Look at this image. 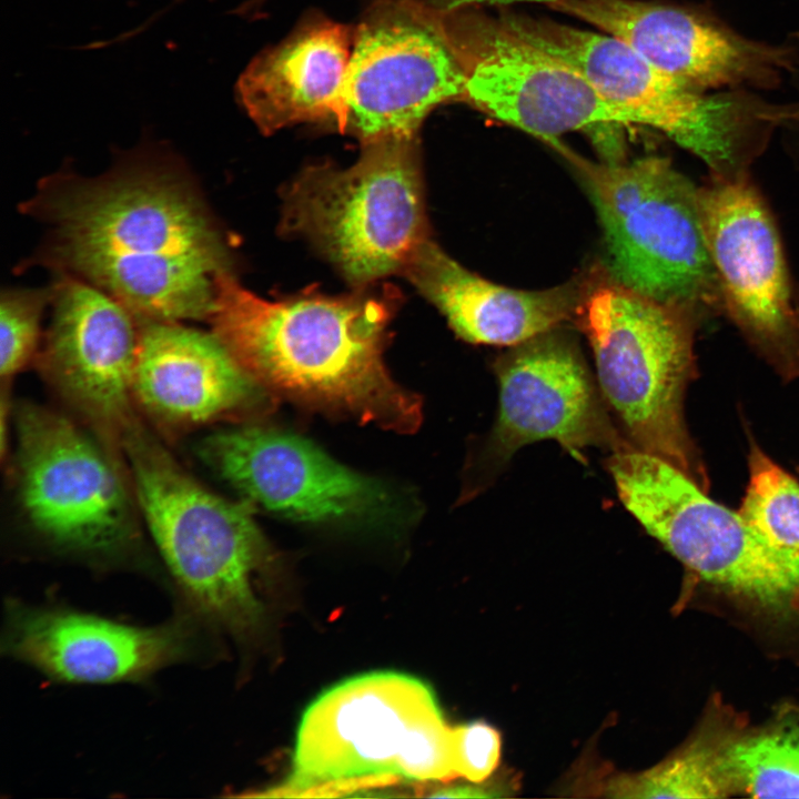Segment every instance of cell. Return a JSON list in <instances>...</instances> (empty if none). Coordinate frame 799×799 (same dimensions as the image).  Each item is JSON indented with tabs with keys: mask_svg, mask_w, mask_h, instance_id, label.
<instances>
[{
	"mask_svg": "<svg viewBox=\"0 0 799 799\" xmlns=\"http://www.w3.org/2000/svg\"><path fill=\"white\" fill-rule=\"evenodd\" d=\"M111 172L45 181L28 211L48 225L44 263L114 297L139 318H209L225 240L192 182L160 154Z\"/></svg>",
	"mask_w": 799,
	"mask_h": 799,
	"instance_id": "1",
	"label": "cell"
},
{
	"mask_svg": "<svg viewBox=\"0 0 799 799\" xmlns=\"http://www.w3.org/2000/svg\"><path fill=\"white\" fill-rule=\"evenodd\" d=\"M387 302L315 294L271 302L226 272L216 281L209 320L213 333L263 388L409 433L422 421V405L384 365Z\"/></svg>",
	"mask_w": 799,
	"mask_h": 799,
	"instance_id": "2",
	"label": "cell"
},
{
	"mask_svg": "<svg viewBox=\"0 0 799 799\" xmlns=\"http://www.w3.org/2000/svg\"><path fill=\"white\" fill-rule=\"evenodd\" d=\"M121 453L138 507L183 603L206 628L246 640L261 625L256 575L267 547L249 502L195 481L141 421Z\"/></svg>",
	"mask_w": 799,
	"mask_h": 799,
	"instance_id": "3",
	"label": "cell"
},
{
	"mask_svg": "<svg viewBox=\"0 0 799 799\" xmlns=\"http://www.w3.org/2000/svg\"><path fill=\"white\" fill-rule=\"evenodd\" d=\"M455 777L454 727L433 690L415 677L378 671L340 682L310 705L290 778L263 796H331Z\"/></svg>",
	"mask_w": 799,
	"mask_h": 799,
	"instance_id": "4",
	"label": "cell"
},
{
	"mask_svg": "<svg viewBox=\"0 0 799 799\" xmlns=\"http://www.w3.org/2000/svg\"><path fill=\"white\" fill-rule=\"evenodd\" d=\"M498 14L516 32L576 67L630 124L665 133L699 156L711 175H747L773 130L799 121V102L776 104L742 91L705 94L610 34L506 9Z\"/></svg>",
	"mask_w": 799,
	"mask_h": 799,
	"instance_id": "5",
	"label": "cell"
},
{
	"mask_svg": "<svg viewBox=\"0 0 799 799\" xmlns=\"http://www.w3.org/2000/svg\"><path fill=\"white\" fill-rule=\"evenodd\" d=\"M603 225L613 281L691 315L722 307L698 188L661 156H570Z\"/></svg>",
	"mask_w": 799,
	"mask_h": 799,
	"instance_id": "6",
	"label": "cell"
},
{
	"mask_svg": "<svg viewBox=\"0 0 799 799\" xmlns=\"http://www.w3.org/2000/svg\"><path fill=\"white\" fill-rule=\"evenodd\" d=\"M578 313L601 393L630 443L699 484L704 472L682 408L695 368V316L614 281L586 293Z\"/></svg>",
	"mask_w": 799,
	"mask_h": 799,
	"instance_id": "7",
	"label": "cell"
},
{
	"mask_svg": "<svg viewBox=\"0 0 799 799\" xmlns=\"http://www.w3.org/2000/svg\"><path fill=\"white\" fill-rule=\"evenodd\" d=\"M17 490L51 547L97 563L138 544V503L121 455L80 421L24 402L14 411Z\"/></svg>",
	"mask_w": 799,
	"mask_h": 799,
	"instance_id": "8",
	"label": "cell"
},
{
	"mask_svg": "<svg viewBox=\"0 0 799 799\" xmlns=\"http://www.w3.org/2000/svg\"><path fill=\"white\" fill-rule=\"evenodd\" d=\"M348 169L311 166L285 195L284 224L352 282L404 272L428 240L415 139L365 143Z\"/></svg>",
	"mask_w": 799,
	"mask_h": 799,
	"instance_id": "9",
	"label": "cell"
},
{
	"mask_svg": "<svg viewBox=\"0 0 799 799\" xmlns=\"http://www.w3.org/2000/svg\"><path fill=\"white\" fill-rule=\"evenodd\" d=\"M607 468L628 512L700 578L770 608L799 603V552L769 542L676 465L631 445Z\"/></svg>",
	"mask_w": 799,
	"mask_h": 799,
	"instance_id": "10",
	"label": "cell"
},
{
	"mask_svg": "<svg viewBox=\"0 0 799 799\" xmlns=\"http://www.w3.org/2000/svg\"><path fill=\"white\" fill-rule=\"evenodd\" d=\"M439 16L465 75L462 102L554 143L570 131L630 124L576 67L499 14L471 8Z\"/></svg>",
	"mask_w": 799,
	"mask_h": 799,
	"instance_id": "11",
	"label": "cell"
},
{
	"mask_svg": "<svg viewBox=\"0 0 799 799\" xmlns=\"http://www.w3.org/2000/svg\"><path fill=\"white\" fill-rule=\"evenodd\" d=\"M465 75L441 16L412 0H377L353 37L347 129L363 143L415 139L437 105L462 101Z\"/></svg>",
	"mask_w": 799,
	"mask_h": 799,
	"instance_id": "12",
	"label": "cell"
},
{
	"mask_svg": "<svg viewBox=\"0 0 799 799\" xmlns=\"http://www.w3.org/2000/svg\"><path fill=\"white\" fill-rule=\"evenodd\" d=\"M52 317L38 368L78 419L120 455L141 422L132 382L140 318L100 289L61 274L51 286Z\"/></svg>",
	"mask_w": 799,
	"mask_h": 799,
	"instance_id": "13",
	"label": "cell"
},
{
	"mask_svg": "<svg viewBox=\"0 0 799 799\" xmlns=\"http://www.w3.org/2000/svg\"><path fill=\"white\" fill-rule=\"evenodd\" d=\"M204 627L183 610L165 623L136 626L10 598L1 650L58 682H140L203 657Z\"/></svg>",
	"mask_w": 799,
	"mask_h": 799,
	"instance_id": "14",
	"label": "cell"
},
{
	"mask_svg": "<svg viewBox=\"0 0 799 799\" xmlns=\"http://www.w3.org/2000/svg\"><path fill=\"white\" fill-rule=\"evenodd\" d=\"M698 204L722 307L772 360L798 365L799 310L777 229L761 195L747 175H711L698 188Z\"/></svg>",
	"mask_w": 799,
	"mask_h": 799,
	"instance_id": "15",
	"label": "cell"
},
{
	"mask_svg": "<svg viewBox=\"0 0 799 799\" xmlns=\"http://www.w3.org/2000/svg\"><path fill=\"white\" fill-rule=\"evenodd\" d=\"M499 411L482 457L489 481L522 446L554 439L576 458L587 447L610 453L630 441L606 413L591 376L567 337L544 333L515 345L495 363Z\"/></svg>",
	"mask_w": 799,
	"mask_h": 799,
	"instance_id": "16",
	"label": "cell"
},
{
	"mask_svg": "<svg viewBox=\"0 0 799 799\" xmlns=\"http://www.w3.org/2000/svg\"><path fill=\"white\" fill-rule=\"evenodd\" d=\"M196 454L251 503L292 519L377 520L394 508L380 482L293 434L253 425L218 431L200 439Z\"/></svg>",
	"mask_w": 799,
	"mask_h": 799,
	"instance_id": "17",
	"label": "cell"
},
{
	"mask_svg": "<svg viewBox=\"0 0 799 799\" xmlns=\"http://www.w3.org/2000/svg\"><path fill=\"white\" fill-rule=\"evenodd\" d=\"M548 7L626 42L701 90L773 88L797 64L788 47L751 41L676 7L641 0H558Z\"/></svg>",
	"mask_w": 799,
	"mask_h": 799,
	"instance_id": "18",
	"label": "cell"
},
{
	"mask_svg": "<svg viewBox=\"0 0 799 799\" xmlns=\"http://www.w3.org/2000/svg\"><path fill=\"white\" fill-rule=\"evenodd\" d=\"M260 386L212 332L140 318L132 393L140 414L170 435L246 413Z\"/></svg>",
	"mask_w": 799,
	"mask_h": 799,
	"instance_id": "19",
	"label": "cell"
},
{
	"mask_svg": "<svg viewBox=\"0 0 799 799\" xmlns=\"http://www.w3.org/2000/svg\"><path fill=\"white\" fill-rule=\"evenodd\" d=\"M352 48L347 27L323 17L306 19L241 73L236 83L241 107L264 133L320 121L344 132Z\"/></svg>",
	"mask_w": 799,
	"mask_h": 799,
	"instance_id": "20",
	"label": "cell"
},
{
	"mask_svg": "<svg viewBox=\"0 0 799 799\" xmlns=\"http://www.w3.org/2000/svg\"><path fill=\"white\" fill-rule=\"evenodd\" d=\"M404 273L461 337L476 344L518 345L569 320L583 302L577 284L522 291L487 281L429 240Z\"/></svg>",
	"mask_w": 799,
	"mask_h": 799,
	"instance_id": "21",
	"label": "cell"
},
{
	"mask_svg": "<svg viewBox=\"0 0 799 799\" xmlns=\"http://www.w3.org/2000/svg\"><path fill=\"white\" fill-rule=\"evenodd\" d=\"M742 720L719 704L694 736L646 771L613 773L593 789L609 798H725L737 793L729 751L745 730Z\"/></svg>",
	"mask_w": 799,
	"mask_h": 799,
	"instance_id": "22",
	"label": "cell"
},
{
	"mask_svg": "<svg viewBox=\"0 0 799 799\" xmlns=\"http://www.w3.org/2000/svg\"><path fill=\"white\" fill-rule=\"evenodd\" d=\"M729 766L737 793L799 798V705H783L761 727L745 729L731 745Z\"/></svg>",
	"mask_w": 799,
	"mask_h": 799,
	"instance_id": "23",
	"label": "cell"
},
{
	"mask_svg": "<svg viewBox=\"0 0 799 799\" xmlns=\"http://www.w3.org/2000/svg\"><path fill=\"white\" fill-rule=\"evenodd\" d=\"M742 517L772 544L799 552V484L754 446Z\"/></svg>",
	"mask_w": 799,
	"mask_h": 799,
	"instance_id": "24",
	"label": "cell"
},
{
	"mask_svg": "<svg viewBox=\"0 0 799 799\" xmlns=\"http://www.w3.org/2000/svg\"><path fill=\"white\" fill-rule=\"evenodd\" d=\"M50 299L51 287L8 289L1 293L0 398H10L14 376L36 362L40 351L41 317Z\"/></svg>",
	"mask_w": 799,
	"mask_h": 799,
	"instance_id": "25",
	"label": "cell"
},
{
	"mask_svg": "<svg viewBox=\"0 0 799 799\" xmlns=\"http://www.w3.org/2000/svg\"><path fill=\"white\" fill-rule=\"evenodd\" d=\"M500 749L499 731L483 720L454 727L455 770L471 782H483L492 776Z\"/></svg>",
	"mask_w": 799,
	"mask_h": 799,
	"instance_id": "26",
	"label": "cell"
},
{
	"mask_svg": "<svg viewBox=\"0 0 799 799\" xmlns=\"http://www.w3.org/2000/svg\"><path fill=\"white\" fill-rule=\"evenodd\" d=\"M515 790L514 781L508 779L493 780L485 783L472 782L454 785L437 789L431 797L441 798H499L508 797Z\"/></svg>",
	"mask_w": 799,
	"mask_h": 799,
	"instance_id": "27",
	"label": "cell"
},
{
	"mask_svg": "<svg viewBox=\"0 0 799 799\" xmlns=\"http://www.w3.org/2000/svg\"><path fill=\"white\" fill-rule=\"evenodd\" d=\"M421 7L436 12L447 13L457 10L486 7H507L515 3H545L547 6L558 0H412Z\"/></svg>",
	"mask_w": 799,
	"mask_h": 799,
	"instance_id": "28",
	"label": "cell"
}]
</instances>
